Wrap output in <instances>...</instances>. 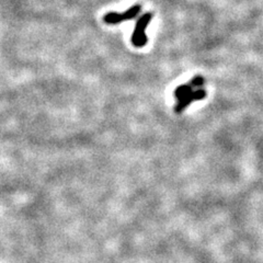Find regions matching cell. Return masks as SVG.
<instances>
[{
  "mask_svg": "<svg viewBox=\"0 0 263 263\" xmlns=\"http://www.w3.org/2000/svg\"><path fill=\"white\" fill-rule=\"evenodd\" d=\"M204 83H205V80H204V78H203L202 76H196V77H194V78H192L190 85H191L193 88L201 89L202 86L204 85Z\"/></svg>",
  "mask_w": 263,
  "mask_h": 263,
  "instance_id": "5b68a950",
  "label": "cell"
},
{
  "mask_svg": "<svg viewBox=\"0 0 263 263\" xmlns=\"http://www.w3.org/2000/svg\"><path fill=\"white\" fill-rule=\"evenodd\" d=\"M206 97V91L204 89H197V90H193V91L188 94V96H185L183 99H181L178 101V103H176V106L175 107V112L178 113V114H180V113H182L185 109H187L190 104L196 102V101H201V100L205 99Z\"/></svg>",
  "mask_w": 263,
  "mask_h": 263,
  "instance_id": "3957f363",
  "label": "cell"
},
{
  "mask_svg": "<svg viewBox=\"0 0 263 263\" xmlns=\"http://www.w3.org/2000/svg\"><path fill=\"white\" fill-rule=\"evenodd\" d=\"M140 11H142V6L139 4H135V6L129 8L128 10L123 13L117 12H109L103 17V21L108 24H119L122 22L133 20L134 18L137 17Z\"/></svg>",
  "mask_w": 263,
  "mask_h": 263,
  "instance_id": "7a4b0ae2",
  "label": "cell"
},
{
  "mask_svg": "<svg viewBox=\"0 0 263 263\" xmlns=\"http://www.w3.org/2000/svg\"><path fill=\"white\" fill-rule=\"evenodd\" d=\"M192 91H193V87L190 84L189 85H181L175 90L174 97L175 100H178L179 101V100L183 99L185 96H188V94H190Z\"/></svg>",
  "mask_w": 263,
  "mask_h": 263,
  "instance_id": "277c9868",
  "label": "cell"
},
{
  "mask_svg": "<svg viewBox=\"0 0 263 263\" xmlns=\"http://www.w3.org/2000/svg\"><path fill=\"white\" fill-rule=\"evenodd\" d=\"M153 19V13H145L142 17L139 18L136 22L134 32L132 34V44L134 45L135 47H144L145 45L147 44V35L145 33V31H146L148 24L151 23V21Z\"/></svg>",
  "mask_w": 263,
  "mask_h": 263,
  "instance_id": "6da1fadb",
  "label": "cell"
}]
</instances>
